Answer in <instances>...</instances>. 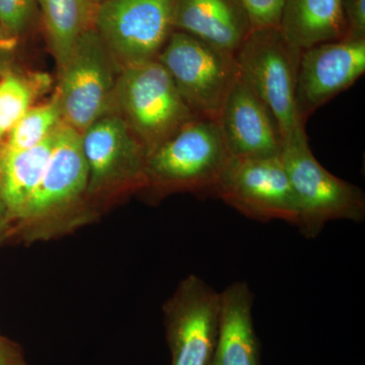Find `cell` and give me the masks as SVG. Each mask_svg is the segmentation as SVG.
Instances as JSON below:
<instances>
[{
	"label": "cell",
	"mask_w": 365,
	"mask_h": 365,
	"mask_svg": "<svg viewBox=\"0 0 365 365\" xmlns=\"http://www.w3.org/2000/svg\"><path fill=\"white\" fill-rule=\"evenodd\" d=\"M230 158L217 121L195 116L148 153L144 187L213 194Z\"/></svg>",
	"instance_id": "3"
},
{
	"label": "cell",
	"mask_w": 365,
	"mask_h": 365,
	"mask_svg": "<svg viewBox=\"0 0 365 365\" xmlns=\"http://www.w3.org/2000/svg\"><path fill=\"white\" fill-rule=\"evenodd\" d=\"M345 36L343 40H365V0H343Z\"/></svg>",
	"instance_id": "23"
},
{
	"label": "cell",
	"mask_w": 365,
	"mask_h": 365,
	"mask_svg": "<svg viewBox=\"0 0 365 365\" xmlns=\"http://www.w3.org/2000/svg\"><path fill=\"white\" fill-rule=\"evenodd\" d=\"M37 0H0V29L9 36H18L32 20Z\"/></svg>",
	"instance_id": "21"
},
{
	"label": "cell",
	"mask_w": 365,
	"mask_h": 365,
	"mask_svg": "<svg viewBox=\"0 0 365 365\" xmlns=\"http://www.w3.org/2000/svg\"><path fill=\"white\" fill-rule=\"evenodd\" d=\"M365 72V40H340L302 50L295 103L299 119L307 118Z\"/></svg>",
	"instance_id": "12"
},
{
	"label": "cell",
	"mask_w": 365,
	"mask_h": 365,
	"mask_svg": "<svg viewBox=\"0 0 365 365\" xmlns=\"http://www.w3.org/2000/svg\"><path fill=\"white\" fill-rule=\"evenodd\" d=\"M157 59L194 114L209 119L217 120L241 76L235 55L181 31H173Z\"/></svg>",
	"instance_id": "6"
},
{
	"label": "cell",
	"mask_w": 365,
	"mask_h": 365,
	"mask_svg": "<svg viewBox=\"0 0 365 365\" xmlns=\"http://www.w3.org/2000/svg\"><path fill=\"white\" fill-rule=\"evenodd\" d=\"M220 314V292L196 275L180 283L163 306L172 365H210Z\"/></svg>",
	"instance_id": "11"
},
{
	"label": "cell",
	"mask_w": 365,
	"mask_h": 365,
	"mask_svg": "<svg viewBox=\"0 0 365 365\" xmlns=\"http://www.w3.org/2000/svg\"><path fill=\"white\" fill-rule=\"evenodd\" d=\"M55 131L35 148H0V190L13 220V232L14 222L43 176L54 146Z\"/></svg>",
	"instance_id": "17"
},
{
	"label": "cell",
	"mask_w": 365,
	"mask_h": 365,
	"mask_svg": "<svg viewBox=\"0 0 365 365\" xmlns=\"http://www.w3.org/2000/svg\"><path fill=\"white\" fill-rule=\"evenodd\" d=\"M248 16L252 30L280 28L285 0H239Z\"/></svg>",
	"instance_id": "22"
},
{
	"label": "cell",
	"mask_w": 365,
	"mask_h": 365,
	"mask_svg": "<svg viewBox=\"0 0 365 365\" xmlns=\"http://www.w3.org/2000/svg\"><path fill=\"white\" fill-rule=\"evenodd\" d=\"M33 98L32 86L20 76H9L0 81V139L30 109Z\"/></svg>",
	"instance_id": "20"
},
{
	"label": "cell",
	"mask_w": 365,
	"mask_h": 365,
	"mask_svg": "<svg viewBox=\"0 0 365 365\" xmlns=\"http://www.w3.org/2000/svg\"><path fill=\"white\" fill-rule=\"evenodd\" d=\"M213 194L252 220L297 225L299 213L281 155L228 158Z\"/></svg>",
	"instance_id": "9"
},
{
	"label": "cell",
	"mask_w": 365,
	"mask_h": 365,
	"mask_svg": "<svg viewBox=\"0 0 365 365\" xmlns=\"http://www.w3.org/2000/svg\"><path fill=\"white\" fill-rule=\"evenodd\" d=\"M173 9L174 0H103L93 28L122 69L158 58L174 30Z\"/></svg>",
	"instance_id": "8"
},
{
	"label": "cell",
	"mask_w": 365,
	"mask_h": 365,
	"mask_svg": "<svg viewBox=\"0 0 365 365\" xmlns=\"http://www.w3.org/2000/svg\"><path fill=\"white\" fill-rule=\"evenodd\" d=\"M88 1H90L91 4H93V6H98L103 0H88Z\"/></svg>",
	"instance_id": "26"
},
{
	"label": "cell",
	"mask_w": 365,
	"mask_h": 365,
	"mask_svg": "<svg viewBox=\"0 0 365 365\" xmlns=\"http://www.w3.org/2000/svg\"><path fill=\"white\" fill-rule=\"evenodd\" d=\"M230 158L280 155L283 141L272 113L240 76L216 120Z\"/></svg>",
	"instance_id": "13"
},
{
	"label": "cell",
	"mask_w": 365,
	"mask_h": 365,
	"mask_svg": "<svg viewBox=\"0 0 365 365\" xmlns=\"http://www.w3.org/2000/svg\"><path fill=\"white\" fill-rule=\"evenodd\" d=\"M253 302L254 295L244 281L232 283L220 292V327L210 365H261Z\"/></svg>",
	"instance_id": "15"
},
{
	"label": "cell",
	"mask_w": 365,
	"mask_h": 365,
	"mask_svg": "<svg viewBox=\"0 0 365 365\" xmlns=\"http://www.w3.org/2000/svg\"><path fill=\"white\" fill-rule=\"evenodd\" d=\"M13 235V220L0 190V245Z\"/></svg>",
	"instance_id": "25"
},
{
	"label": "cell",
	"mask_w": 365,
	"mask_h": 365,
	"mask_svg": "<svg viewBox=\"0 0 365 365\" xmlns=\"http://www.w3.org/2000/svg\"><path fill=\"white\" fill-rule=\"evenodd\" d=\"M62 123L56 98L48 104L30 108L9 131L4 148L11 150H28L46 140Z\"/></svg>",
	"instance_id": "19"
},
{
	"label": "cell",
	"mask_w": 365,
	"mask_h": 365,
	"mask_svg": "<svg viewBox=\"0 0 365 365\" xmlns=\"http://www.w3.org/2000/svg\"><path fill=\"white\" fill-rule=\"evenodd\" d=\"M280 30L302 50L343 40V0H285Z\"/></svg>",
	"instance_id": "16"
},
{
	"label": "cell",
	"mask_w": 365,
	"mask_h": 365,
	"mask_svg": "<svg viewBox=\"0 0 365 365\" xmlns=\"http://www.w3.org/2000/svg\"><path fill=\"white\" fill-rule=\"evenodd\" d=\"M173 26L232 55L252 31L239 0H174Z\"/></svg>",
	"instance_id": "14"
},
{
	"label": "cell",
	"mask_w": 365,
	"mask_h": 365,
	"mask_svg": "<svg viewBox=\"0 0 365 365\" xmlns=\"http://www.w3.org/2000/svg\"><path fill=\"white\" fill-rule=\"evenodd\" d=\"M61 68L56 97L62 122L83 133L116 103L114 59L93 26L79 36Z\"/></svg>",
	"instance_id": "7"
},
{
	"label": "cell",
	"mask_w": 365,
	"mask_h": 365,
	"mask_svg": "<svg viewBox=\"0 0 365 365\" xmlns=\"http://www.w3.org/2000/svg\"><path fill=\"white\" fill-rule=\"evenodd\" d=\"M88 187L81 133L62 122L41 181L14 222L13 235L43 239L76 227L72 211L88 197Z\"/></svg>",
	"instance_id": "1"
},
{
	"label": "cell",
	"mask_w": 365,
	"mask_h": 365,
	"mask_svg": "<svg viewBox=\"0 0 365 365\" xmlns=\"http://www.w3.org/2000/svg\"><path fill=\"white\" fill-rule=\"evenodd\" d=\"M52 51L59 66L68 58L76 41L90 28L96 6L88 0H38Z\"/></svg>",
	"instance_id": "18"
},
{
	"label": "cell",
	"mask_w": 365,
	"mask_h": 365,
	"mask_svg": "<svg viewBox=\"0 0 365 365\" xmlns=\"http://www.w3.org/2000/svg\"><path fill=\"white\" fill-rule=\"evenodd\" d=\"M116 103L148 153L197 116L158 59L121 69Z\"/></svg>",
	"instance_id": "5"
},
{
	"label": "cell",
	"mask_w": 365,
	"mask_h": 365,
	"mask_svg": "<svg viewBox=\"0 0 365 365\" xmlns=\"http://www.w3.org/2000/svg\"><path fill=\"white\" fill-rule=\"evenodd\" d=\"M0 365H29L21 346L0 335Z\"/></svg>",
	"instance_id": "24"
},
{
	"label": "cell",
	"mask_w": 365,
	"mask_h": 365,
	"mask_svg": "<svg viewBox=\"0 0 365 365\" xmlns=\"http://www.w3.org/2000/svg\"><path fill=\"white\" fill-rule=\"evenodd\" d=\"M302 52L280 28H259L235 54L240 76L272 113L283 144L307 137L295 103Z\"/></svg>",
	"instance_id": "2"
},
{
	"label": "cell",
	"mask_w": 365,
	"mask_h": 365,
	"mask_svg": "<svg viewBox=\"0 0 365 365\" xmlns=\"http://www.w3.org/2000/svg\"><path fill=\"white\" fill-rule=\"evenodd\" d=\"M88 197L145 186L148 150L121 115L108 114L81 133Z\"/></svg>",
	"instance_id": "10"
},
{
	"label": "cell",
	"mask_w": 365,
	"mask_h": 365,
	"mask_svg": "<svg viewBox=\"0 0 365 365\" xmlns=\"http://www.w3.org/2000/svg\"><path fill=\"white\" fill-rule=\"evenodd\" d=\"M281 158L299 213L297 227L304 237L314 239L333 220H364V191L325 169L314 158L307 137L283 144Z\"/></svg>",
	"instance_id": "4"
}]
</instances>
